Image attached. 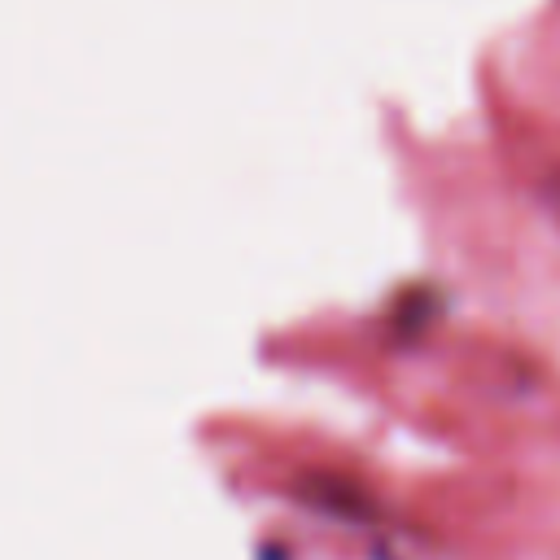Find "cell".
<instances>
[{"label": "cell", "mask_w": 560, "mask_h": 560, "mask_svg": "<svg viewBox=\"0 0 560 560\" xmlns=\"http://www.w3.org/2000/svg\"><path fill=\"white\" fill-rule=\"evenodd\" d=\"M538 188H542V197H547V206L560 214V162H551L547 171H542V179H538Z\"/></svg>", "instance_id": "2"}, {"label": "cell", "mask_w": 560, "mask_h": 560, "mask_svg": "<svg viewBox=\"0 0 560 560\" xmlns=\"http://www.w3.org/2000/svg\"><path fill=\"white\" fill-rule=\"evenodd\" d=\"M293 494L311 508V512H324V516H337V521H376L381 516V503L376 494L359 481V477H346V472H328V468H306L298 481H293Z\"/></svg>", "instance_id": "1"}]
</instances>
